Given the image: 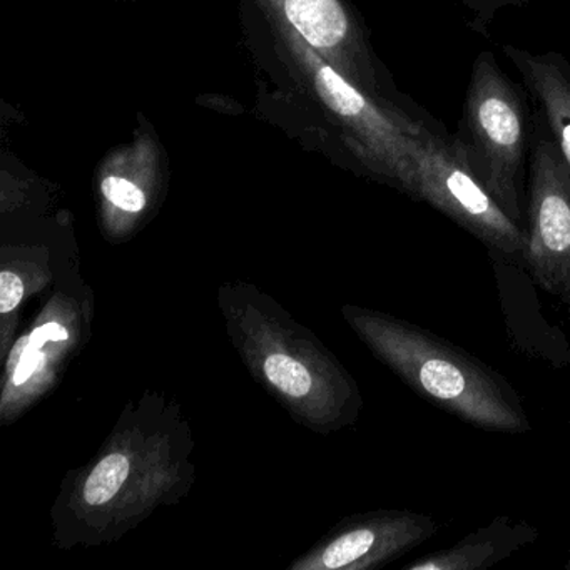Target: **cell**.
I'll list each match as a JSON object with an SVG mask.
<instances>
[{"label": "cell", "instance_id": "cell-4", "mask_svg": "<svg viewBox=\"0 0 570 570\" xmlns=\"http://www.w3.org/2000/svg\"><path fill=\"white\" fill-rule=\"evenodd\" d=\"M523 266L537 285L556 295L570 278V168L533 111L527 189Z\"/></svg>", "mask_w": 570, "mask_h": 570}, {"label": "cell", "instance_id": "cell-9", "mask_svg": "<svg viewBox=\"0 0 570 570\" xmlns=\"http://www.w3.org/2000/svg\"><path fill=\"white\" fill-rule=\"evenodd\" d=\"M269 382L289 396H303L312 389V376L302 363L292 356L272 355L265 362Z\"/></svg>", "mask_w": 570, "mask_h": 570}, {"label": "cell", "instance_id": "cell-16", "mask_svg": "<svg viewBox=\"0 0 570 570\" xmlns=\"http://www.w3.org/2000/svg\"><path fill=\"white\" fill-rule=\"evenodd\" d=\"M566 569L570 570V560H569V562H567Z\"/></svg>", "mask_w": 570, "mask_h": 570}, {"label": "cell", "instance_id": "cell-2", "mask_svg": "<svg viewBox=\"0 0 570 570\" xmlns=\"http://www.w3.org/2000/svg\"><path fill=\"white\" fill-rule=\"evenodd\" d=\"M529 101L525 88L509 78L495 55L482 51L473 61L459 126L450 135L460 161L520 226L523 169L533 131Z\"/></svg>", "mask_w": 570, "mask_h": 570}, {"label": "cell", "instance_id": "cell-5", "mask_svg": "<svg viewBox=\"0 0 570 570\" xmlns=\"http://www.w3.org/2000/svg\"><path fill=\"white\" fill-rule=\"evenodd\" d=\"M503 56L522 79L533 111L542 119L570 168V61L556 51L532 52L502 46Z\"/></svg>", "mask_w": 570, "mask_h": 570}, {"label": "cell", "instance_id": "cell-15", "mask_svg": "<svg viewBox=\"0 0 570 570\" xmlns=\"http://www.w3.org/2000/svg\"><path fill=\"white\" fill-rule=\"evenodd\" d=\"M556 296H559V298H562L563 302L567 303V305H570V278L566 279V282H563L562 285L559 286Z\"/></svg>", "mask_w": 570, "mask_h": 570}, {"label": "cell", "instance_id": "cell-10", "mask_svg": "<svg viewBox=\"0 0 570 570\" xmlns=\"http://www.w3.org/2000/svg\"><path fill=\"white\" fill-rule=\"evenodd\" d=\"M465 11L466 26L482 38H490L493 21L507 9L525 8L529 0H452Z\"/></svg>", "mask_w": 570, "mask_h": 570}, {"label": "cell", "instance_id": "cell-7", "mask_svg": "<svg viewBox=\"0 0 570 570\" xmlns=\"http://www.w3.org/2000/svg\"><path fill=\"white\" fill-rule=\"evenodd\" d=\"M539 530L509 517H499L449 549L429 553L410 563V570H485L529 546Z\"/></svg>", "mask_w": 570, "mask_h": 570}, {"label": "cell", "instance_id": "cell-11", "mask_svg": "<svg viewBox=\"0 0 570 570\" xmlns=\"http://www.w3.org/2000/svg\"><path fill=\"white\" fill-rule=\"evenodd\" d=\"M102 191L112 205L125 209V212L138 213L145 208L146 198L141 189L126 179L116 178V176L106 178L102 183Z\"/></svg>", "mask_w": 570, "mask_h": 570}, {"label": "cell", "instance_id": "cell-14", "mask_svg": "<svg viewBox=\"0 0 570 570\" xmlns=\"http://www.w3.org/2000/svg\"><path fill=\"white\" fill-rule=\"evenodd\" d=\"M68 338V330L62 328L58 323H48L29 336V346L41 350L48 342H65Z\"/></svg>", "mask_w": 570, "mask_h": 570}, {"label": "cell", "instance_id": "cell-6", "mask_svg": "<svg viewBox=\"0 0 570 570\" xmlns=\"http://www.w3.org/2000/svg\"><path fill=\"white\" fill-rule=\"evenodd\" d=\"M439 532L430 515L416 512H396L383 517L372 527H358L333 540L323 552L326 569H342L366 559L402 556L416 549Z\"/></svg>", "mask_w": 570, "mask_h": 570}, {"label": "cell", "instance_id": "cell-1", "mask_svg": "<svg viewBox=\"0 0 570 570\" xmlns=\"http://www.w3.org/2000/svg\"><path fill=\"white\" fill-rule=\"evenodd\" d=\"M365 330L380 356L416 395L487 432H529L515 390L465 350L402 320L370 318Z\"/></svg>", "mask_w": 570, "mask_h": 570}, {"label": "cell", "instance_id": "cell-13", "mask_svg": "<svg viewBox=\"0 0 570 570\" xmlns=\"http://www.w3.org/2000/svg\"><path fill=\"white\" fill-rule=\"evenodd\" d=\"M42 360H45V356H42L41 350L31 348V346L28 345L21 362L16 366L12 383H14V385H22V383L28 382L32 373L38 370V366L42 365Z\"/></svg>", "mask_w": 570, "mask_h": 570}, {"label": "cell", "instance_id": "cell-8", "mask_svg": "<svg viewBox=\"0 0 570 570\" xmlns=\"http://www.w3.org/2000/svg\"><path fill=\"white\" fill-rule=\"evenodd\" d=\"M129 473V462L121 453L106 456L95 472L89 476L85 487V497L91 505L109 502L118 493Z\"/></svg>", "mask_w": 570, "mask_h": 570}, {"label": "cell", "instance_id": "cell-12", "mask_svg": "<svg viewBox=\"0 0 570 570\" xmlns=\"http://www.w3.org/2000/svg\"><path fill=\"white\" fill-rule=\"evenodd\" d=\"M24 285L14 273L4 272L0 275V312L9 313L21 303Z\"/></svg>", "mask_w": 570, "mask_h": 570}, {"label": "cell", "instance_id": "cell-3", "mask_svg": "<svg viewBox=\"0 0 570 570\" xmlns=\"http://www.w3.org/2000/svg\"><path fill=\"white\" fill-rule=\"evenodd\" d=\"M412 198L435 208L503 263L523 266L525 228L513 222L453 151L445 128L420 141Z\"/></svg>", "mask_w": 570, "mask_h": 570}]
</instances>
